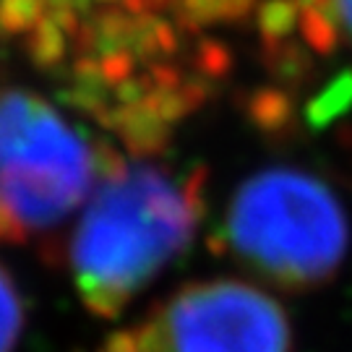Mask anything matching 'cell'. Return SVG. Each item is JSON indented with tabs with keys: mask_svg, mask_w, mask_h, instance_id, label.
<instances>
[{
	"mask_svg": "<svg viewBox=\"0 0 352 352\" xmlns=\"http://www.w3.org/2000/svg\"><path fill=\"white\" fill-rule=\"evenodd\" d=\"M204 173L118 162L84 204L68 266L81 305L115 318L188 248L204 219Z\"/></svg>",
	"mask_w": 352,
	"mask_h": 352,
	"instance_id": "1",
	"label": "cell"
},
{
	"mask_svg": "<svg viewBox=\"0 0 352 352\" xmlns=\"http://www.w3.org/2000/svg\"><path fill=\"white\" fill-rule=\"evenodd\" d=\"M219 248L266 285L324 287L350 251V219L321 177L269 167L240 186L219 225Z\"/></svg>",
	"mask_w": 352,
	"mask_h": 352,
	"instance_id": "2",
	"label": "cell"
},
{
	"mask_svg": "<svg viewBox=\"0 0 352 352\" xmlns=\"http://www.w3.org/2000/svg\"><path fill=\"white\" fill-rule=\"evenodd\" d=\"M115 157L26 91L0 94V243H34L68 222Z\"/></svg>",
	"mask_w": 352,
	"mask_h": 352,
	"instance_id": "3",
	"label": "cell"
},
{
	"mask_svg": "<svg viewBox=\"0 0 352 352\" xmlns=\"http://www.w3.org/2000/svg\"><path fill=\"white\" fill-rule=\"evenodd\" d=\"M102 352H292V329L264 289L243 279H204L113 334Z\"/></svg>",
	"mask_w": 352,
	"mask_h": 352,
	"instance_id": "4",
	"label": "cell"
},
{
	"mask_svg": "<svg viewBox=\"0 0 352 352\" xmlns=\"http://www.w3.org/2000/svg\"><path fill=\"white\" fill-rule=\"evenodd\" d=\"M24 329V300L11 272L0 264V352H13Z\"/></svg>",
	"mask_w": 352,
	"mask_h": 352,
	"instance_id": "5",
	"label": "cell"
},
{
	"mask_svg": "<svg viewBox=\"0 0 352 352\" xmlns=\"http://www.w3.org/2000/svg\"><path fill=\"white\" fill-rule=\"evenodd\" d=\"M340 13L342 19H344V24L350 26L352 32V0H340Z\"/></svg>",
	"mask_w": 352,
	"mask_h": 352,
	"instance_id": "6",
	"label": "cell"
}]
</instances>
